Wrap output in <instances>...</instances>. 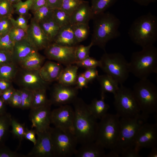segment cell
Wrapping results in <instances>:
<instances>
[{
    "instance_id": "6da1fadb",
    "label": "cell",
    "mask_w": 157,
    "mask_h": 157,
    "mask_svg": "<svg viewBox=\"0 0 157 157\" xmlns=\"http://www.w3.org/2000/svg\"><path fill=\"white\" fill-rule=\"evenodd\" d=\"M74 111L73 131L81 145L95 140L98 123L89 110L88 104L78 97L72 103Z\"/></svg>"
},
{
    "instance_id": "7a4b0ae2",
    "label": "cell",
    "mask_w": 157,
    "mask_h": 157,
    "mask_svg": "<svg viewBox=\"0 0 157 157\" xmlns=\"http://www.w3.org/2000/svg\"><path fill=\"white\" fill-rule=\"evenodd\" d=\"M92 19L93 31L91 42L93 46L105 50L109 41L120 35L119 28L121 22L116 16L108 12L96 15Z\"/></svg>"
},
{
    "instance_id": "3957f363",
    "label": "cell",
    "mask_w": 157,
    "mask_h": 157,
    "mask_svg": "<svg viewBox=\"0 0 157 157\" xmlns=\"http://www.w3.org/2000/svg\"><path fill=\"white\" fill-rule=\"evenodd\" d=\"M131 40L142 48L154 45L157 40V18L150 13L134 20L128 31Z\"/></svg>"
},
{
    "instance_id": "277c9868",
    "label": "cell",
    "mask_w": 157,
    "mask_h": 157,
    "mask_svg": "<svg viewBox=\"0 0 157 157\" xmlns=\"http://www.w3.org/2000/svg\"><path fill=\"white\" fill-rule=\"evenodd\" d=\"M142 48L132 53L129 62L130 73L140 80L148 78L151 74L157 73V48L154 45Z\"/></svg>"
},
{
    "instance_id": "5b68a950",
    "label": "cell",
    "mask_w": 157,
    "mask_h": 157,
    "mask_svg": "<svg viewBox=\"0 0 157 157\" xmlns=\"http://www.w3.org/2000/svg\"><path fill=\"white\" fill-rule=\"evenodd\" d=\"M145 121L141 117L120 118V128L118 139L114 148L105 157H119L124 151L134 147L136 135Z\"/></svg>"
},
{
    "instance_id": "8992f818",
    "label": "cell",
    "mask_w": 157,
    "mask_h": 157,
    "mask_svg": "<svg viewBox=\"0 0 157 157\" xmlns=\"http://www.w3.org/2000/svg\"><path fill=\"white\" fill-rule=\"evenodd\" d=\"M132 90L141 115L147 120L150 115L157 112V87L147 78L135 83Z\"/></svg>"
},
{
    "instance_id": "52a82bcc",
    "label": "cell",
    "mask_w": 157,
    "mask_h": 157,
    "mask_svg": "<svg viewBox=\"0 0 157 157\" xmlns=\"http://www.w3.org/2000/svg\"><path fill=\"white\" fill-rule=\"evenodd\" d=\"M99 60V67L119 84H123L128 79L130 73L129 62L122 54L119 52L108 53L105 52Z\"/></svg>"
},
{
    "instance_id": "ba28073f",
    "label": "cell",
    "mask_w": 157,
    "mask_h": 157,
    "mask_svg": "<svg viewBox=\"0 0 157 157\" xmlns=\"http://www.w3.org/2000/svg\"><path fill=\"white\" fill-rule=\"evenodd\" d=\"M120 117L115 115L107 113L98 123L95 141L105 149H112L119 135Z\"/></svg>"
},
{
    "instance_id": "9c48e42d",
    "label": "cell",
    "mask_w": 157,
    "mask_h": 157,
    "mask_svg": "<svg viewBox=\"0 0 157 157\" xmlns=\"http://www.w3.org/2000/svg\"><path fill=\"white\" fill-rule=\"evenodd\" d=\"M114 97L116 114L120 118L141 117L146 121L141 115L132 89L120 85Z\"/></svg>"
},
{
    "instance_id": "30bf717a",
    "label": "cell",
    "mask_w": 157,
    "mask_h": 157,
    "mask_svg": "<svg viewBox=\"0 0 157 157\" xmlns=\"http://www.w3.org/2000/svg\"><path fill=\"white\" fill-rule=\"evenodd\" d=\"M54 157H69L74 155L78 142L73 132L51 127Z\"/></svg>"
},
{
    "instance_id": "8fae6325",
    "label": "cell",
    "mask_w": 157,
    "mask_h": 157,
    "mask_svg": "<svg viewBox=\"0 0 157 157\" xmlns=\"http://www.w3.org/2000/svg\"><path fill=\"white\" fill-rule=\"evenodd\" d=\"M39 70H28L18 67L13 81L21 88L33 92L42 89L47 90L50 83L42 78Z\"/></svg>"
},
{
    "instance_id": "7c38bea8",
    "label": "cell",
    "mask_w": 157,
    "mask_h": 157,
    "mask_svg": "<svg viewBox=\"0 0 157 157\" xmlns=\"http://www.w3.org/2000/svg\"><path fill=\"white\" fill-rule=\"evenodd\" d=\"M76 46H64L52 42L44 49V53L48 59L67 66L74 64L76 62Z\"/></svg>"
},
{
    "instance_id": "4fadbf2b",
    "label": "cell",
    "mask_w": 157,
    "mask_h": 157,
    "mask_svg": "<svg viewBox=\"0 0 157 157\" xmlns=\"http://www.w3.org/2000/svg\"><path fill=\"white\" fill-rule=\"evenodd\" d=\"M133 146L139 151L142 148L157 146V124L144 123L136 135Z\"/></svg>"
},
{
    "instance_id": "5bb4252c",
    "label": "cell",
    "mask_w": 157,
    "mask_h": 157,
    "mask_svg": "<svg viewBox=\"0 0 157 157\" xmlns=\"http://www.w3.org/2000/svg\"><path fill=\"white\" fill-rule=\"evenodd\" d=\"M74 116L72 107L68 104L62 105L51 111V123L56 128L73 132Z\"/></svg>"
},
{
    "instance_id": "9a60e30c",
    "label": "cell",
    "mask_w": 157,
    "mask_h": 157,
    "mask_svg": "<svg viewBox=\"0 0 157 157\" xmlns=\"http://www.w3.org/2000/svg\"><path fill=\"white\" fill-rule=\"evenodd\" d=\"M78 89L59 83L55 84L50 92L49 100L52 105L60 106L72 103L77 97Z\"/></svg>"
},
{
    "instance_id": "2e32d148",
    "label": "cell",
    "mask_w": 157,
    "mask_h": 157,
    "mask_svg": "<svg viewBox=\"0 0 157 157\" xmlns=\"http://www.w3.org/2000/svg\"><path fill=\"white\" fill-rule=\"evenodd\" d=\"M50 128L43 131L36 133L35 144L26 157H54L51 139Z\"/></svg>"
},
{
    "instance_id": "e0dca14e",
    "label": "cell",
    "mask_w": 157,
    "mask_h": 157,
    "mask_svg": "<svg viewBox=\"0 0 157 157\" xmlns=\"http://www.w3.org/2000/svg\"><path fill=\"white\" fill-rule=\"evenodd\" d=\"M51 105L49 104L39 108L30 109L29 119L32 124V128H35L36 133L47 130L50 128Z\"/></svg>"
},
{
    "instance_id": "ac0fdd59",
    "label": "cell",
    "mask_w": 157,
    "mask_h": 157,
    "mask_svg": "<svg viewBox=\"0 0 157 157\" xmlns=\"http://www.w3.org/2000/svg\"><path fill=\"white\" fill-rule=\"evenodd\" d=\"M26 33V38L36 51L44 49L51 43L39 24L33 18L29 25Z\"/></svg>"
},
{
    "instance_id": "d6986e66",
    "label": "cell",
    "mask_w": 157,
    "mask_h": 157,
    "mask_svg": "<svg viewBox=\"0 0 157 157\" xmlns=\"http://www.w3.org/2000/svg\"><path fill=\"white\" fill-rule=\"evenodd\" d=\"M63 68L61 64L58 63L47 61L40 69V74L44 81L50 83L57 81Z\"/></svg>"
},
{
    "instance_id": "ffe728a7",
    "label": "cell",
    "mask_w": 157,
    "mask_h": 157,
    "mask_svg": "<svg viewBox=\"0 0 157 157\" xmlns=\"http://www.w3.org/2000/svg\"><path fill=\"white\" fill-rule=\"evenodd\" d=\"M105 149L95 141L81 144L74 155L76 157H105Z\"/></svg>"
},
{
    "instance_id": "44dd1931",
    "label": "cell",
    "mask_w": 157,
    "mask_h": 157,
    "mask_svg": "<svg viewBox=\"0 0 157 157\" xmlns=\"http://www.w3.org/2000/svg\"><path fill=\"white\" fill-rule=\"evenodd\" d=\"M93 17L90 6L88 1L82 0L81 2L70 15V23L88 24Z\"/></svg>"
},
{
    "instance_id": "7402d4cb",
    "label": "cell",
    "mask_w": 157,
    "mask_h": 157,
    "mask_svg": "<svg viewBox=\"0 0 157 157\" xmlns=\"http://www.w3.org/2000/svg\"><path fill=\"white\" fill-rule=\"evenodd\" d=\"M35 51H36L26 38L15 42L12 53L13 63L18 66L23 60Z\"/></svg>"
},
{
    "instance_id": "603a6c76",
    "label": "cell",
    "mask_w": 157,
    "mask_h": 157,
    "mask_svg": "<svg viewBox=\"0 0 157 157\" xmlns=\"http://www.w3.org/2000/svg\"><path fill=\"white\" fill-rule=\"evenodd\" d=\"M53 42L70 47L76 46L79 43L75 36L71 24L60 28Z\"/></svg>"
},
{
    "instance_id": "cb8c5ba5",
    "label": "cell",
    "mask_w": 157,
    "mask_h": 157,
    "mask_svg": "<svg viewBox=\"0 0 157 157\" xmlns=\"http://www.w3.org/2000/svg\"><path fill=\"white\" fill-rule=\"evenodd\" d=\"M45 57L35 51L23 60L18 66L28 70H39L44 63Z\"/></svg>"
},
{
    "instance_id": "d4e9b609",
    "label": "cell",
    "mask_w": 157,
    "mask_h": 157,
    "mask_svg": "<svg viewBox=\"0 0 157 157\" xmlns=\"http://www.w3.org/2000/svg\"><path fill=\"white\" fill-rule=\"evenodd\" d=\"M101 86V97L105 98L106 92L115 94L119 88V83L110 75L106 74L99 75L96 78Z\"/></svg>"
},
{
    "instance_id": "484cf974",
    "label": "cell",
    "mask_w": 157,
    "mask_h": 157,
    "mask_svg": "<svg viewBox=\"0 0 157 157\" xmlns=\"http://www.w3.org/2000/svg\"><path fill=\"white\" fill-rule=\"evenodd\" d=\"M78 68V66L74 64L66 66L63 68L57 80L58 83L67 86L75 85Z\"/></svg>"
},
{
    "instance_id": "4316f807",
    "label": "cell",
    "mask_w": 157,
    "mask_h": 157,
    "mask_svg": "<svg viewBox=\"0 0 157 157\" xmlns=\"http://www.w3.org/2000/svg\"><path fill=\"white\" fill-rule=\"evenodd\" d=\"M89 110L92 115L97 119H101L107 113L110 108L109 105L105 101V98H95L88 105Z\"/></svg>"
},
{
    "instance_id": "83f0119b",
    "label": "cell",
    "mask_w": 157,
    "mask_h": 157,
    "mask_svg": "<svg viewBox=\"0 0 157 157\" xmlns=\"http://www.w3.org/2000/svg\"><path fill=\"white\" fill-rule=\"evenodd\" d=\"M43 32L52 43L60 27L52 17L39 24Z\"/></svg>"
},
{
    "instance_id": "f1b7e54d",
    "label": "cell",
    "mask_w": 157,
    "mask_h": 157,
    "mask_svg": "<svg viewBox=\"0 0 157 157\" xmlns=\"http://www.w3.org/2000/svg\"><path fill=\"white\" fill-rule=\"evenodd\" d=\"M12 118L8 113L0 115V146L5 145L8 138Z\"/></svg>"
},
{
    "instance_id": "f546056e",
    "label": "cell",
    "mask_w": 157,
    "mask_h": 157,
    "mask_svg": "<svg viewBox=\"0 0 157 157\" xmlns=\"http://www.w3.org/2000/svg\"><path fill=\"white\" fill-rule=\"evenodd\" d=\"M18 69L14 63L0 65V80L13 81Z\"/></svg>"
},
{
    "instance_id": "4dcf8cb0",
    "label": "cell",
    "mask_w": 157,
    "mask_h": 157,
    "mask_svg": "<svg viewBox=\"0 0 157 157\" xmlns=\"http://www.w3.org/2000/svg\"><path fill=\"white\" fill-rule=\"evenodd\" d=\"M90 6L93 17L105 12L113 6L117 0H90Z\"/></svg>"
},
{
    "instance_id": "1f68e13d",
    "label": "cell",
    "mask_w": 157,
    "mask_h": 157,
    "mask_svg": "<svg viewBox=\"0 0 157 157\" xmlns=\"http://www.w3.org/2000/svg\"><path fill=\"white\" fill-rule=\"evenodd\" d=\"M46 90L42 89L33 92V100L30 109L38 108L51 104L47 97Z\"/></svg>"
},
{
    "instance_id": "d6a6232c",
    "label": "cell",
    "mask_w": 157,
    "mask_h": 157,
    "mask_svg": "<svg viewBox=\"0 0 157 157\" xmlns=\"http://www.w3.org/2000/svg\"><path fill=\"white\" fill-rule=\"evenodd\" d=\"M71 25L75 36L79 43L87 38L90 33L88 24L76 23Z\"/></svg>"
},
{
    "instance_id": "836d02e7",
    "label": "cell",
    "mask_w": 157,
    "mask_h": 157,
    "mask_svg": "<svg viewBox=\"0 0 157 157\" xmlns=\"http://www.w3.org/2000/svg\"><path fill=\"white\" fill-rule=\"evenodd\" d=\"M53 12V10L50 9L46 5L33 12V18L39 24L52 17Z\"/></svg>"
},
{
    "instance_id": "e575fe53",
    "label": "cell",
    "mask_w": 157,
    "mask_h": 157,
    "mask_svg": "<svg viewBox=\"0 0 157 157\" xmlns=\"http://www.w3.org/2000/svg\"><path fill=\"white\" fill-rule=\"evenodd\" d=\"M53 18L60 28L70 24V15L60 8L53 9Z\"/></svg>"
},
{
    "instance_id": "d590c367",
    "label": "cell",
    "mask_w": 157,
    "mask_h": 157,
    "mask_svg": "<svg viewBox=\"0 0 157 157\" xmlns=\"http://www.w3.org/2000/svg\"><path fill=\"white\" fill-rule=\"evenodd\" d=\"M11 126V132L13 136L19 140V143L24 139L26 128L24 124H21L12 117Z\"/></svg>"
},
{
    "instance_id": "8d00e7d4",
    "label": "cell",
    "mask_w": 157,
    "mask_h": 157,
    "mask_svg": "<svg viewBox=\"0 0 157 157\" xmlns=\"http://www.w3.org/2000/svg\"><path fill=\"white\" fill-rule=\"evenodd\" d=\"M32 3V0H26L24 2L21 1L13 4L14 12L19 16L26 17L28 13L29 10H31Z\"/></svg>"
},
{
    "instance_id": "74e56055",
    "label": "cell",
    "mask_w": 157,
    "mask_h": 157,
    "mask_svg": "<svg viewBox=\"0 0 157 157\" xmlns=\"http://www.w3.org/2000/svg\"><path fill=\"white\" fill-rule=\"evenodd\" d=\"M22 104L20 109H28L31 108L33 100V92L28 90L21 88Z\"/></svg>"
},
{
    "instance_id": "f35d334b",
    "label": "cell",
    "mask_w": 157,
    "mask_h": 157,
    "mask_svg": "<svg viewBox=\"0 0 157 157\" xmlns=\"http://www.w3.org/2000/svg\"><path fill=\"white\" fill-rule=\"evenodd\" d=\"M82 1L81 0H62L59 8L70 15Z\"/></svg>"
},
{
    "instance_id": "ab89813d",
    "label": "cell",
    "mask_w": 157,
    "mask_h": 157,
    "mask_svg": "<svg viewBox=\"0 0 157 157\" xmlns=\"http://www.w3.org/2000/svg\"><path fill=\"white\" fill-rule=\"evenodd\" d=\"M92 46L93 45L91 42L86 46L83 45H77L75 51L76 61H81L89 56L90 49Z\"/></svg>"
},
{
    "instance_id": "60d3db41",
    "label": "cell",
    "mask_w": 157,
    "mask_h": 157,
    "mask_svg": "<svg viewBox=\"0 0 157 157\" xmlns=\"http://www.w3.org/2000/svg\"><path fill=\"white\" fill-rule=\"evenodd\" d=\"M14 12L13 5L8 0H0V17H10Z\"/></svg>"
},
{
    "instance_id": "b9f144b4",
    "label": "cell",
    "mask_w": 157,
    "mask_h": 157,
    "mask_svg": "<svg viewBox=\"0 0 157 157\" xmlns=\"http://www.w3.org/2000/svg\"><path fill=\"white\" fill-rule=\"evenodd\" d=\"M15 43L10 39L8 33L4 35H0V50L12 53Z\"/></svg>"
},
{
    "instance_id": "7bdbcfd3",
    "label": "cell",
    "mask_w": 157,
    "mask_h": 157,
    "mask_svg": "<svg viewBox=\"0 0 157 157\" xmlns=\"http://www.w3.org/2000/svg\"><path fill=\"white\" fill-rule=\"evenodd\" d=\"M79 67L86 69L100 67V62L96 59L89 56L83 60L76 61L75 64Z\"/></svg>"
},
{
    "instance_id": "ee69618b",
    "label": "cell",
    "mask_w": 157,
    "mask_h": 157,
    "mask_svg": "<svg viewBox=\"0 0 157 157\" xmlns=\"http://www.w3.org/2000/svg\"><path fill=\"white\" fill-rule=\"evenodd\" d=\"M10 39L15 42L21 40L26 37V31L23 29L13 27L9 32Z\"/></svg>"
},
{
    "instance_id": "f6af8a7d",
    "label": "cell",
    "mask_w": 157,
    "mask_h": 157,
    "mask_svg": "<svg viewBox=\"0 0 157 157\" xmlns=\"http://www.w3.org/2000/svg\"><path fill=\"white\" fill-rule=\"evenodd\" d=\"M13 27L10 17H0V35H4L8 33Z\"/></svg>"
},
{
    "instance_id": "bcb514c9",
    "label": "cell",
    "mask_w": 157,
    "mask_h": 157,
    "mask_svg": "<svg viewBox=\"0 0 157 157\" xmlns=\"http://www.w3.org/2000/svg\"><path fill=\"white\" fill-rule=\"evenodd\" d=\"M10 19L14 27L22 29L26 31L29 25L26 17L19 15L15 19L12 16L10 17Z\"/></svg>"
},
{
    "instance_id": "7dc6e473",
    "label": "cell",
    "mask_w": 157,
    "mask_h": 157,
    "mask_svg": "<svg viewBox=\"0 0 157 157\" xmlns=\"http://www.w3.org/2000/svg\"><path fill=\"white\" fill-rule=\"evenodd\" d=\"M8 104L13 108H20L22 98L20 89H15Z\"/></svg>"
},
{
    "instance_id": "c3c4849f",
    "label": "cell",
    "mask_w": 157,
    "mask_h": 157,
    "mask_svg": "<svg viewBox=\"0 0 157 157\" xmlns=\"http://www.w3.org/2000/svg\"><path fill=\"white\" fill-rule=\"evenodd\" d=\"M0 157H26V156L12 151L5 144L0 146Z\"/></svg>"
},
{
    "instance_id": "681fc988",
    "label": "cell",
    "mask_w": 157,
    "mask_h": 157,
    "mask_svg": "<svg viewBox=\"0 0 157 157\" xmlns=\"http://www.w3.org/2000/svg\"><path fill=\"white\" fill-rule=\"evenodd\" d=\"M83 76L89 82H92L99 75L96 67L86 69L83 73Z\"/></svg>"
},
{
    "instance_id": "f907efd6",
    "label": "cell",
    "mask_w": 157,
    "mask_h": 157,
    "mask_svg": "<svg viewBox=\"0 0 157 157\" xmlns=\"http://www.w3.org/2000/svg\"><path fill=\"white\" fill-rule=\"evenodd\" d=\"M13 63L12 53L0 50V65Z\"/></svg>"
},
{
    "instance_id": "816d5d0a",
    "label": "cell",
    "mask_w": 157,
    "mask_h": 157,
    "mask_svg": "<svg viewBox=\"0 0 157 157\" xmlns=\"http://www.w3.org/2000/svg\"><path fill=\"white\" fill-rule=\"evenodd\" d=\"M89 82L85 77L83 73L78 75L75 86L78 89H82L88 87Z\"/></svg>"
},
{
    "instance_id": "f5cc1de1",
    "label": "cell",
    "mask_w": 157,
    "mask_h": 157,
    "mask_svg": "<svg viewBox=\"0 0 157 157\" xmlns=\"http://www.w3.org/2000/svg\"><path fill=\"white\" fill-rule=\"evenodd\" d=\"M139 151L137 150L134 147L129 148L123 152L121 154L122 157H140Z\"/></svg>"
},
{
    "instance_id": "db71d44e",
    "label": "cell",
    "mask_w": 157,
    "mask_h": 157,
    "mask_svg": "<svg viewBox=\"0 0 157 157\" xmlns=\"http://www.w3.org/2000/svg\"><path fill=\"white\" fill-rule=\"evenodd\" d=\"M15 90L12 86L3 92L0 97L6 104H8Z\"/></svg>"
},
{
    "instance_id": "11a10c76",
    "label": "cell",
    "mask_w": 157,
    "mask_h": 157,
    "mask_svg": "<svg viewBox=\"0 0 157 157\" xmlns=\"http://www.w3.org/2000/svg\"><path fill=\"white\" fill-rule=\"evenodd\" d=\"M36 131L35 129H28L26 128L24 135V139L32 142L35 145L36 143L37 139L35 137Z\"/></svg>"
},
{
    "instance_id": "9f6ffc18",
    "label": "cell",
    "mask_w": 157,
    "mask_h": 157,
    "mask_svg": "<svg viewBox=\"0 0 157 157\" xmlns=\"http://www.w3.org/2000/svg\"><path fill=\"white\" fill-rule=\"evenodd\" d=\"M32 1L31 10L33 12L39 8L47 5V0H32Z\"/></svg>"
},
{
    "instance_id": "6f0895ef",
    "label": "cell",
    "mask_w": 157,
    "mask_h": 157,
    "mask_svg": "<svg viewBox=\"0 0 157 157\" xmlns=\"http://www.w3.org/2000/svg\"><path fill=\"white\" fill-rule=\"evenodd\" d=\"M62 0H47V5L50 9L59 8Z\"/></svg>"
},
{
    "instance_id": "680465c9",
    "label": "cell",
    "mask_w": 157,
    "mask_h": 157,
    "mask_svg": "<svg viewBox=\"0 0 157 157\" xmlns=\"http://www.w3.org/2000/svg\"><path fill=\"white\" fill-rule=\"evenodd\" d=\"M12 82L10 81L0 80V89L3 92L12 86Z\"/></svg>"
},
{
    "instance_id": "91938a15",
    "label": "cell",
    "mask_w": 157,
    "mask_h": 157,
    "mask_svg": "<svg viewBox=\"0 0 157 157\" xmlns=\"http://www.w3.org/2000/svg\"><path fill=\"white\" fill-rule=\"evenodd\" d=\"M134 1L142 6H147L151 3L155 2L157 0H133Z\"/></svg>"
},
{
    "instance_id": "94428289",
    "label": "cell",
    "mask_w": 157,
    "mask_h": 157,
    "mask_svg": "<svg viewBox=\"0 0 157 157\" xmlns=\"http://www.w3.org/2000/svg\"><path fill=\"white\" fill-rule=\"evenodd\" d=\"M6 104L0 97V115L4 114L7 113Z\"/></svg>"
},
{
    "instance_id": "6125c7cd",
    "label": "cell",
    "mask_w": 157,
    "mask_h": 157,
    "mask_svg": "<svg viewBox=\"0 0 157 157\" xmlns=\"http://www.w3.org/2000/svg\"><path fill=\"white\" fill-rule=\"evenodd\" d=\"M151 150L147 156L148 157H157V146L151 148Z\"/></svg>"
},
{
    "instance_id": "be15d7a7",
    "label": "cell",
    "mask_w": 157,
    "mask_h": 157,
    "mask_svg": "<svg viewBox=\"0 0 157 157\" xmlns=\"http://www.w3.org/2000/svg\"><path fill=\"white\" fill-rule=\"evenodd\" d=\"M13 5L19 2L22 1V0H8Z\"/></svg>"
},
{
    "instance_id": "e7e4bbea",
    "label": "cell",
    "mask_w": 157,
    "mask_h": 157,
    "mask_svg": "<svg viewBox=\"0 0 157 157\" xmlns=\"http://www.w3.org/2000/svg\"><path fill=\"white\" fill-rule=\"evenodd\" d=\"M2 93L3 92L0 89V97L1 96Z\"/></svg>"
},
{
    "instance_id": "03108f58",
    "label": "cell",
    "mask_w": 157,
    "mask_h": 157,
    "mask_svg": "<svg viewBox=\"0 0 157 157\" xmlns=\"http://www.w3.org/2000/svg\"></svg>"
}]
</instances>
